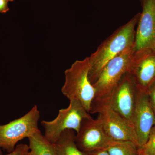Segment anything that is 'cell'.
<instances>
[{"instance_id": "cell-1", "label": "cell", "mask_w": 155, "mask_h": 155, "mask_svg": "<svg viewBox=\"0 0 155 155\" xmlns=\"http://www.w3.org/2000/svg\"><path fill=\"white\" fill-rule=\"evenodd\" d=\"M140 14L137 13L127 23L120 26L88 57L90 65L88 78L92 84L96 81L107 63L123 51L134 46L135 28Z\"/></svg>"}, {"instance_id": "cell-2", "label": "cell", "mask_w": 155, "mask_h": 155, "mask_svg": "<svg viewBox=\"0 0 155 155\" xmlns=\"http://www.w3.org/2000/svg\"><path fill=\"white\" fill-rule=\"evenodd\" d=\"M90 65L88 57L75 61L65 72V81L62 94L69 100H78L89 113L95 94L88 78Z\"/></svg>"}, {"instance_id": "cell-3", "label": "cell", "mask_w": 155, "mask_h": 155, "mask_svg": "<svg viewBox=\"0 0 155 155\" xmlns=\"http://www.w3.org/2000/svg\"><path fill=\"white\" fill-rule=\"evenodd\" d=\"M134 51V46L127 48L106 64L93 84L95 94L92 104L109 103L114 90L128 71Z\"/></svg>"}, {"instance_id": "cell-4", "label": "cell", "mask_w": 155, "mask_h": 155, "mask_svg": "<svg viewBox=\"0 0 155 155\" xmlns=\"http://www.w3.org/2000/svg\"><path fill=\"white\" fill-rule=\"evenodd\" d=\"M69 101L68 107L59 110L55 119L41 121L45 130L44 135L52 144L58 140L64 130L71 129L77 133L84 119L91 116L78 100L72 99Z\"/></svg>"}, {"instance_id": "cell-5", "label": "cell", "mask_w": 155, "mask_h": 155, "mask_svg": "<svg viewBox=\"0 0 155 155\" xmlns=\"http://www.w3.org/2000/svg\"><path fill=\"white\" fill-rule=\"evenodd\" d=\"M40 115L37 105L24 116L5 125H0V149L11 153L18 142L40 131L38 122Z\"/></svg>"}, {"instance_id": "cell-6", "label": "cell", "mask_w": 155, "mask_h": 155, "mask_svg": "<svg viewBox=\"0 0 155 155\" xmlns=\"http://www.w3.org/2000/svg\"><path fill=\"white\" fill-rule=\"evenodd\" d=\"M89 113H98L97 118L109 137L114 140H130L137 145L135 129L132 124L114 110L108 104L91 105Z\"/></svg>"}, {"instance_id": "cell-7", "label": "cell", "mask_w": 155, "mask_h": 155, "mask_svg": "<svg viewBox=\"0 0 155 155\" xmlns=\"http://www.w3.org/2000/svg\"><path fill=\"white\" fill-rule=\"evenodd\" d=\"M138 91L132 78L126 72L112 93L108 103L114 110L132 125Z\"/></svg>"}, {"instance_id": "cell-8", "label": "cell", "mask_w": 155, "mask_h": 155, "mask_svg": "<svg viewBox=\"0 0 155 155\" xmlns=\"http://www.w3.org/2000/svg\"><path fill=\"white\" fill-rule=\"evenodd\" d=\"M127 72L139 90L147 91L155 81V49L134 51Z\"/></svg>"}, {"instance_id": "cell-9", "label": "cell", "mask_w": 155, "mask_h": 155, "mask_svg": "<svg viewBox=\"0 0 155 155\" xmlns=\"http://www.w3.org/2000/svg\"><path fill=\"white\" fill-rule=\"evenodd\" d=\"M113 140L106 133L99 120L91 116L82 121L75 137L77 146L86 153L106 149Z\"/></svg>"}, {"instance_id": "cell-10", "label": "cell", "mask_w": 155, "mask_h": 155, "mask_svg": "<svg viewBox=\"0 0 155 155\" xmlns=\"http://www.w3.org/2000/svg\"><path fill=\"white\" fill-rule=\"evenodd\" d=\"M142 11L136 29L134 52L155 49V0H139Z\"/></svg>"}, {"instance_id": "cell-11", "label": "cell", "mask_w": 155, "mask_h": 155, "mask_svg": "<svg viewBox=\"0 0 155 155\" xmlns=\"http://www.w3.org/2000/svg\"><path fill=\"white\" fill-rule=\"evenodd\" d=\"M139 148L147 141L150 134L155 126V115L147 91L139 90L132 120Z\"/></svg>"}, {"instance_id": "cell-12", "label": "cell", "mask_w": 155, "mask_h": 155, "mask_svg": "<svg viewBox=\"0 0 155 155\" xmlns=\"http://www.w3.org/2000/svg\"><path fill=\"white\" fill-rule=\"evenodd\" d=\"M76 134L74 130H64L57 141L54 143L58 155H87L79 149L75 141Z\"/></svg>"}, {"instance_id": "cell-13", "label": "cell", "mask_w": 155, "mask_h": 155, "mask_svg": "<svg viewBox=\"0 0 155 155\" xmlns=\"http://www.w3.org/2000/svg\"><path fill=\"white\" fill-rule=\"evenodd\" d=\"M28 155H58L54 145L48 141L41 131L28 137Z\"/></svg>"}, {"instance_id": "cell-14", "label": "cell", "mask_w": 155, "mask_h": 155, "mask_svg": "<svg viewBox=\"0 0 155 155\" xmlns=\"http://www.w3.org/2000/svg\"><path fill=\"white\" fill-rule=\"evenodd\" d=\"M110 155H138L139 147L130 140H113L106 148Z\"/></svg>"}, {"instance_id": "cell-15", "label": "cell", "mask_w": 155, "mask_h": 155, "mask_svg": "<svg viewBox=\"0 0 155 155\" xmlns=\"http://www.w3.org/2000/svg\"><path fill=\"white\" fill-rule=\"evenodd\" d=\"M138 151L144 155H155V126L152 129L146 143Z\"/></svg>"}, {"instance_id": "cell-16", "label": "cell", "mask_w": 155, "mask_h": 155, "mask_svg": "<svg viewBox=\"0 0 155 155\" xmlns=\"http://www.w3.org/2000/svg\"><path fill=\"white\" fill-rule=\"evenodd\" d=\"M29 147L26 144H20L16 147L12 152L8 154L1 155H28Z\"/></svg>"}, {"instance_id": "cell-17", "label": "cell", "mask_w": 155, "mask_h": 155, "mask_svg": "<svg viewBox=\"0 0 155 155\" xmlns=\"http://www.w3.org/2000/svg\"><path fill=\"white\" fill-rule=\"evenodd\" d=\"M147 92L155 115V81L150 85Z\"/></svg>"}, {"instance_id": "cell-18", "label": "cell", "mask_w": 155, "mask_h": 155, "mask_svg": "<svg viewBox=\"0 0 155 155\" xmlns=\"http://www.w3.org/2000/svg\"><path fill=\"white\" fill-rule=\"evenodd\" d=\"M8 0H0V13H6L9 11Z\"/></svg>"}, {"instance_id": "cell-19", "label": "cell", "mask_w": 155, "mask_h": 155, "mask_svg": "<svg viewBox=\"0 0 155 155\" xmlns=\"http://www.w3.org/2000/svg\"><path fill=\"white\" fill-rule=\"evenodd\" d=\"M86 153L87 155H110L106 149L96 150Z\"/></svg>"}, {"instance_id": "cell-20", "label": "cell", "mask_w": 155, "mask_h": 155, "mask_svg": "<svg viewBox=\"0 0 155 155\" xmlns=\"http://www.w3.org/2000/svg\"><path fill=\"white\" fill-rule=\"evenodd\" d=\"M138 155H143V154L142 153L139 152Z\"/></svg>"}, {"instance_id": "cell-21", "label": "cell", "mask_w": 155, "mask_h": 155, "mask_svg": "<svg viewBox=\"0 0 155 155\" xmlns=\"http://www.w3.org/2000/svg\"><path fill=\"white\" fill-rule=\"evenodd\" d=\"M2 155V151H1V149H0V155Z\"/></svg>"}, {"instance_id": "cell-22", "label": "cell", "mask_w": 155, "mask_h": 155, "mask_svg": "<svg viewBox=\"0 0 155 155\" xmlns=\"http://www.w3.org/2000/svg\"><path fill=\"white\" fill-rule=\"evenodd\" d=\"M8 2H13V1H14V0H8Z\"/></svg>"}]
</instances>
